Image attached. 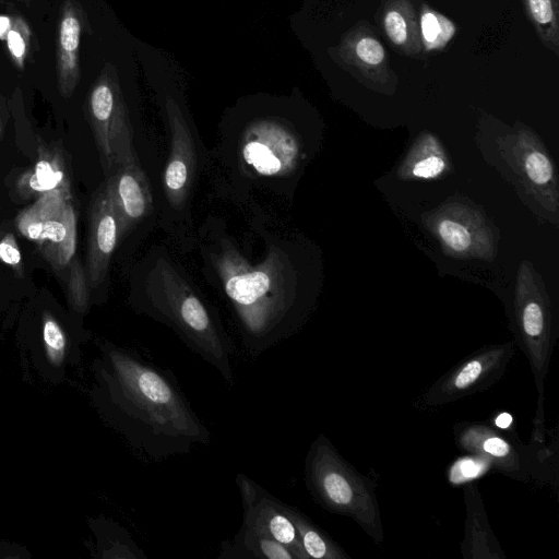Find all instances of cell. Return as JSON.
I'll return each instance as SVG.
<instances>
[{"label": "cell", "instance_id": "6da1fadb", "mask_svg": "<svg viewBox=\"0 0 559 559\" xmlns=\"http://www.w3.org/2000/svg\"><path fill=\"white\" fill-rule=\"evenodd\" d=\"M94 404L131 447L150 460L188 454L211 440L170 369L138 353L104 344L93 364Z\"/></svg>", "mask_w": 559, "mask_h": 559}, {"label": "cell", "instance_id": "7a4b0ae2", "mask_svg": "<svg viewBox=\"0 0 559 559\" xmlns=\"http://www.w3.org/2000/svg\"><path fill=\"white\" fill-rule=\"evenodd\" d=\"M216 270L249 355L259 356L302 324L306 310L284 254L271 251L263 262L251 265L236 249L227 248L218 254Z\"/></svg>", "mask_w": 559, "mask_h": 559}, {"label": "cell", "instance_id": "3957f363", "mask_svg": "<svg viewBox=\"0 0 559 559\" xmlns=\"http://www.w3.org/2000/svg\"><path fill=\"white\" fill-rule=\"evenodd\" d=\"M155 274L157 286L147 293L143 311L171 328L233 385L235 350L216 316L168 264L158 262Z\"/></svg>", "mask_w": 559, "mask_h": 559}, {"label": "cell", "instance_id": "277c9868", "mask_svg": "<svg viewBox=\"0 0 559 559\" xmlns=\"http://www.w3.org/2000/svg\"><path fill=\"white\" fill-rule=\"evenodd\" d=\"M305 484L313 500L331 513L353 519L380 545L384 531L376 487L320 433L305 459Z\"/></svg>", "mask_w": 559, "mask_h": 559}, {"label": "cell", "instance_id": "5b68a950", "mask_svg": "<svg viewBox=\"0 0 559 559\" xmlns=\"http://www.w3.org/2000/svg\"><path fill=\"white\" fill-rule=\"evenodd\" d=\"M139 74L140 66L134 50L123 69L107 62L90 94L88 120L107 176L121 165L138 159L126 90Z\"/></svg>", "mask_w": 559, "mask_h": 559}, {"label": "cell", "instance_id": "8992f818", "mask_svg": "<svg viewBox=\"0 0 559 559\" xmlns=\"http://www.w3.org/2000/svg\"><path fill=\"white\" fill-rule=\"evenodd\" d=\"M514 309L518 343L528 359L538 393L534 432L544 436L545 379L549 370L557 332L551 304L543 282L526 261L522 262L519 269Z\"/></svg>", "mask_w": 559, "mask_h": 559}, {"label": "cell", "instance_id": "52a82bcc", "mask_svg": "<svg viewBox=\"0 0 559 559\" xmlns=\"http://www.w3.org/2000/svg\"><path fill=\"white\" fill-rule=\"evenodd\" d=\"M514 354L512 342L478 349L432 383L415 402L417 408L442 406L489 389L504 374Z\"/></svg>", "mask_w": 559, "mask_h": 559}, {"label": "cell", "instance_id": "ba28073f", "mask_svg": "<svg viewBox=\"0 0 559 559\" xmlns=\"http://www.w3.org/2000/svg\"><path fill=\"white\" fill-rule=\"evenodd\" d=\"M424 222L451 257L490 261L496 255L499 234L475 206L448 203L426 215Z\"/></svg>", "mask_w": 559, "mask_h": 559}, {"label": "cell", "instance_id": "9c48e42d", "mask_svg": "<svg viewBox=\"0 0 559 559\" xmlns=\"http://www.w3.org/2000/svg\"><path fill=\"white\" fill-rule=\"evenodd\" d=\"M330 60L362 85L391 95L397 76L391 68L386 50L369 22L360 21L345 32L340 41L326 48Z\"/></svg>", "mask_w": 559, "mask_h": 559}, {"label": "cell", "instance_id": "30bf717a", "mask_svg": "<svg viewBox=\"0 0 559 559\" xmlns=\"http://www.w3.org/2000/svg\"><path fill=\"white\" fill-rule=\"evenodd\" d=\"M454 440L460 450L479 457L492 469L525 481L533 472L530 454L518 440L484 423L454 426Z\"/></svg>", "mask_w": 559, "mask_h": 559}, {"label": "cell", "instance_id": "8fae6325", "mask_svg": "<svg viewBox=\"0 0 559 559\" xmlns=\"http://www.w3.org/2000/svg\"><path fill=\"white\" fill-rule=\"evenodd\" d=\"M235 481L243 509L242 525L285 545L296 559H307L286 503L242 473Z\"/></svg>", "mask_w": 559, "mask_h": 559}, {"label": "cell", "instance_id": "7c38bea8", "mask_svg": "<svg viewBox=\"0 0 559 559\" xmlns=\"http://www.w3.org/2000/svg\"><path fill=\"white\" fill-rule=\"evenodd\" d=\"M243 157L262 175H277L293 167L298 156L296 136L280 116L253 119L246 131Z\"/></svg>", "mask_w": 559, "mask_h": 559}, {"label": "cell", "instance_id": "4fadbf2b", "mask_svg": "<svg viewBox=\"0 0 559 559\" xmlns=\"http://www.w3.org/2000/svg\"><path fill=\"white\" fill-rule=\"evenodd\" d=\"M66 194L59 189L46 192L17 219V227L25 237L48 242L46 254L67 237L76 235L75 214Z\"/></svg>", "mask_w": 559, "mask_h": 559}, {"label": "cell", "instance_id": "5bb4252c", "mask_svg": "<svg viewBox=\"0 0 559 559\" xmlns=\"http://www.w3.org/2000/svg\"><path fill=\"white\" fill-rule=\"evenodd\" d=\"M511 152V160L521 173L524 186L548 211L557 214V176L552 160L543 143L533 131L521 128Z\"/></svg>", "mask_w": 559, "mask_h": 559}, {"label": "cell", "instance_id": "9a60e30c", "mask_svg": "<svg viewBox=\"0 0 559 559\" xmlns=\"http://www.w3.org/2000/svg\"><path fill=\"white\" fill-rule=\"evenodd\" d=\"M119 237V217L104 185L96 193L91 210L86 270L92 287L104 281Z\"/></svg>", "mask_w": 559, "mask_h": 559}, {"label": "cell", "instance_id": "2e32d148", "mask_svg": "<svg viewBox=\"0 0 559 559\" xmlns=\"http://www.w3.org/2000/svg\"><path fill=\"white\" fill-rule=\"evenodd\" d=\"M120 222L121 236L152 211V194L139 159L115 169L105 182Z\"/></svg>", "mask_w": 559, "mask_h": 559}, {"label": "cell", "instance_id": "e0dca14e", "mask_svg": "<svg viewBox=\"0 0 559 559\" xmlns=\"http://www.w3.org/2000/svg\"><path fill=\"white\" fill-rule=\"evenodd\" d=\"M417 2L418 0H382L374 16L383 37L397 53L420 59L424 51Z\"/></svg>", "mask_w": 559, "mask_h": 559}, {"label": "cell", "instance_id": "ac0fdd59", "mask_svg": "<svg viewBox=\"0 0 559 559\" xmlns=\"http://www.w3.org/2000/svg\"><path fill=\"white\" fill-rule=\"evenodd\" d=\"M464 497L467 515L465 537L462 543L463 556L472 559L504 558V554L490 528L477 487L468 485L464 490Z\"/></svg>", "mask_w": 559, "mask_h": 559}, {"label": "cell", "instance_id": "d6986e66", "mask_svg": "<svg viewBox=\"0 0 559 559\" xmlns=\"http://www.w3.org/2000/svg\"><path fill=\"white\" fill-rule=\"evenodd\" d=\"M449 169V159L438 139L421 133L399 167L397 175L405 180L435 179Z\"/></svg>", "mask_w": 559, "mask_h": 559}, {"label": "cell", "instance_id": "ffe728a7", "mask_svg": "<svg viewBox=\"0 0 559 559\" xmlns=\"http://www.w3.org/2000/svg\"><path fill=\"white\" fill-rule=\"evenodd\" d=\"M81 23L71 4L63 10L58 39L59 86L63 95L71 94L79 76Z\"/></svg>", "mask_w": 559, "mask_h": 559}, {"label": "cell", "instance_id": "44dd1931", "mask_svg": "<svg viewBox=\"0 0 559 559\" xmlns=\"http://www.w3.org/2000/svg\"><path fill=\"white\" fill-rule=\"evenodd\" d=\"M70 341L60 323L49 313L43 316L41 354L36 358V366L45 376L60 377L67 365L79 357L70 353Z\"/></svg>", "mask_w": 559, "mask_h": 559}, {"label": "cell", "instance_id": "7402d4cb", "mask_svg": "<svg viewBox=\"0 0 559 559\" xmlns=\"http://www.w3.org/2000/svg\"><path fill=\"white\" fill-rule=\"evenodd\" d=\"M218 558L296 559L285 545L243 525L231 542L222 543Z\"/></svg>", "mask_w": 559, "mask_h": 559}, {"label": "cell", "instance_id": "603a6c76", "mask_svg": "<svg viewBox=\"0 0 559 559\" xmlns=\"http://www.w3.org/2000/svg\"><path fill=\"white\" fill-rule=\"evenodd\" d=\"M287 512L293 520L302 550L307 557L314 559H349L350 557L324 531L314 524L297 508L286 503Z\"/></svg>", "mask_w": 559, "mask_h": 559}, {"label": "cell", "instance_id": "cb8c5ba5", "mask_svg": "<svg viewBox=\"0 0 559 559\" xmlns=\"http://www.w3.org/2000/svg\"><path fill=\"white\" fill-rule=\"evenodd\" d=\"M522 5L539 40L559 55V0H522Z\"/></svg>", "mask_w": 559, "mask_h": 559}, {"label": "cell", "instance_id": "d4e9b609", "mask_svg": "<svg viewBox=\"0 0 559 559\" xmlns=\"http://www.w3.org/2000/svg\"><path fill=\"white\" fill-rule=\"evenodd\" d=\"M102 558L146 559L145 552L119 524L104 520L94 524Z\"/></svg>", "mask_w": 559, "mask_h": 559}, {"label": "cell", "instance_id": "484cf974", "mask_svg": "<svg viewBox=\"0 0 559 559\" xmlns=\"http://www.w3.org/2000/svg\"><path fill=\"white\" fill-rule=\"evenodd\" d=\"M455 25L447 16L420 2L419 33L424 53L442 50L455 35Z\"/></svg>", "mask_w": 559, "mask_h": 559}, {"label": "cell", "instance_id": "4316f807", "mask_svg": "<svg viewBox=\"0 0 559 559\" xmlns=\"http://www.w3.org/2000/svg\"><path fill=\"white\" fill-rule=\"evenodd\" d=\"M64 181V174L61 162L52 154H43L36 163L32 173L22 178V187L25 190L35 192H48L61 190Z\"/></svg>", "mask_w": 559, "mask_h": 559}, {"label": "cell", "instance_id": "83f0119b", "mask_svg": "<svg viewBox=\"0 0 559 559\" xmlns=\"http://www.w3.org/2000/svg\"><path fill=\"white\" fill-rule=\"evenodd\" d=\"M0 259L11 265H17L21 261L20 250L11 235L0 242Z\"/></svg>", "mask_w": 559, "mask_h": 559}, {"label": "cell", "instance_id": "f1b7e54d", "mask_svg": "<svg viewBox=\"0 0 559 559\" xmlns=\"http://www.w3.org/2000/svg\"><path fill=\"white\" fill-rule=\"evenodd\" d=\"M7 38L11 53L16 59H21L25 52V43L21 34L17 31L11 29L8 32Z\"/></svg>", "mask_w": 559, "mask_h": 559}, {"label": "cell", "instance_id": "f546056e", "mask_svg": "<svg viewBox=\"0 0 559 559\" xmlns=\"http://www.w3.org/2000/svg\"><path fill=\"white\" fill-rule=\"evenodd\" d=\"M512 421V418L509 414L507 413H502L500 414L497 419H496V425L501 428V429H506L509 427V425L511 424Z\"/></svg>", "mask_w": 559, "mask_h": 559}, {"label": "cell", "instance_id": "4dcf8cb0", "mask_svg": "<svg viewBox=\"0 0 559 559\" xmlns=\"http://www.w3.org/2000/svg\"><path fill=\"white\" fill-rule=\"evenodd\" d=\"M10 20L5 16H0V36L8 32Z\"/></svg>", "mask_w": 559, "mask_h": 559}]
</instances>
